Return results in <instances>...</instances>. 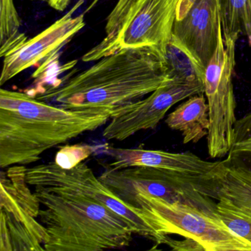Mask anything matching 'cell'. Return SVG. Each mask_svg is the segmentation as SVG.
I'll return each mask as SVG.
<instances>
[{
  "label": "cell",
  "instance_id": "1",
  "mask_svg": "<svg viewBox=\"0 0 251 251\" xmlns=\"http://www.w3.org/2000/svg\"><path fill=\"white\" fill-rule=\"evenodd\" d=\"M171 80L164 56L151 48L123 50L36 97L69 110H86L111 118Z\"/></svg>",
  "mask_w": 251,
  "mask_h": 251
},
{
  "label": "cell",
  "instance_id": "2",
  "mask_svg": "<svg viewBox=\"0 0 251 251\" xmlns=\"http://www.w3.org/2000/svg\"><path fill=\"white\" fill-rule=\"evenodd\" d=\"M111 117L52 105L25 93L0 90V167L37 162L44 152L104 126Z\"/></svg>",
  "mask_w": 251,
  "mask_h": 251
},
{
  "label": "cell",
  "instance_id": "3",
  "mask_svg": "<svg viewBox=\"0 0 251 251\" xmlns=\"http://www.w3.org/2000/svg\"><path fill=\"white\" fill-rule=\"evenodd\" d=\"M39 220L46 230L45 251H101L128 247L133 229L102 204L59 189L36 186Z\"/></svg>",
  "mask_w": 251,
  "mask_h": 251
},
{
  "label": "cell",
  "instance_id": "4",
  "mask_svg": "<svg viewBox=\"0 0 251 251\" xmlns=\"http://www.w3.org/2000/svg\"><path fill=\"white\" fill-rule=\"evenodd\" d=\"M128 205L139 210L165 241L168 235L176 234L195 241L205 251H251V245L214 213L143 195L136 197Z\"/></svg>",
  "mask_w": 251,
  "mask_h": 251
},
{
  "label": "cell",
  "instance_id": "5",
  "mask_svg": "<svg viewBox=\"0 0 251 251\" xmlns=\"http://www.w3.org/2000/svg\"><path fill=\"white\" fill-rule=\"evenodd\" d=\"M236 42L237 39L223 38L221 26L217 48L205 68L204 94L210 120L207 147L213 158L227 155L233 145L237 120L233 86Z\"/></svg>",
  "mask_w": 251,
  "mask_h": 251
},
{
  "label": "cell",
  "instance_id": "6",
  "mask_svg": "<svg viewBox=\"0 0 251 251\" xmlns=\"http://www.w3.org/2000/svg\"><path fill=\"white\" fill-rule=\"evenodd\" d=\"M199 177L149 167L112 169L106 166L99 179L128 205L136 197L161 198L216 214L213 199L201 193L197 186Z\"/></svg>",
  "mask_w": 251,
  "mask_h": 251
},
{
  "label": "cell",
  "instance_id": "7",
  "mask_svg": "<svg viewBox=\"0 0 251 251\" xmlns=\"http://www.w3.org/2000/svg\"><path fill=\"white\" fill-rule=\"evenodd\" d=\"M26 172L25 166L15 165L1 175V251H45L46 230L37 220L40 202Z\"/></svg>",
  "mask_w": 251,
  "mask_h": 251
},
{
  "label": "cell",
  "instance_id": "8",
  "mask_svg": "<svg viewBox=\"0 0 251 251\" xmlns=\"http://www.w3.org/2000/svg\"><path fill=\"white\" fill-rule=\"evenodd\" d=\"M26 179L30 186L59 189L94 200L124 218L134 234L153 241L157 245L164 244L165 239L151 227L145 216L122 201L85 163L71 169L62 168L55 161L39 164L27 169Z\"/></svg>",
  "mask_w": 251,
  "mask_h": 251
},
{
  "label": "cell",
  "instance_id": "9",
  "mask_svg": "<svg viewBox=\"0 0 251 251\" xmlns=\"http://www.w3.org/2000/svg\"><path fill=\"white\" fill-rule=\"evenodd\" d=\"M201 94H204L202 82L171 79L112 117L102 136L108 140L124 141L138 132L155 128L173 105Z\"/></svg>",
  "mask_w": 251,
  "mask_h": 251
},
{
  "label": "cell",
  "instance_id": "10",
  "mask_svg": "<svg viewBox=\"0 0 251 251\" xmlns=\"http://www.w3.org/2000/svg\"><path fill=\"white\" fill-rule=\"evenodd\" d=\"M179 0H141L131 20L100 59L123 50L151 48L165 55ZM98 60V61H99Z\"/></svg>",
  "mask_w": 251,
  "mask_h": 251
},
{
  "label": "cell",
  "instance_id": "11",
  "mask_svg": "<svg viewBox=\"0 0 251 251\" xmlns=\"http://www.w3.org/2000/svg\"><path fill=\"white\" fill-rule=\"evenodd\" d=\"M220 0H179L173 34L206 68L218 43Z\"/></svg>",
  "mask_w": 251,
  "mask_h": 251
},
{
  "label": "cell",
  "instance_id": "12",
  "mask_svg": "<svg viewBox=\"0 0 251 251\" xmlns=\"http://www.w3.org/2000/svg\"><path fill=\"white\" fill-rule=\"evenodd\" d=\"M79 0L70 11L33 39L4 57L0 85L5 84L25 70L36 66L45 59L58 54L60 50L84 27L85 14L74 17L75 12L83 5Z\"/></svg>",
  "mask_w": 251,
  "mask_h": 251
},
{
  "label": "cell",
  "instance_id": "13",
  "mask_svg": "<svg viewBox=\"0 0 251 251\" xmlns=\"http://www.w3.org/2000/svg\"><path fill=\"white\" fill-rule=\"evenodd\" d=\"M105 152L113 159L108 167L116 170L149 167L201 177L208 174L217 164V161H204L191 152L174 153L141 148L130 149L106 146Z\"/></svg>",
  "mask_w": 251,
  "mask_h": 251
},
{
  "label": "cell",
  "instance_id": "14",
  "mask_svg": "<svg viewBox=\"0 0 251 251\" xmlns=\"http://www.w3.org/2000/svg\"><path fill=\"white\" fill-rule=\"evenodd\" d=\"M197 186L211 199L251 208V169L234 157L217 161L208 174L197 180Z\"/></svg>",
  "mask_w": 251,
  "mask_h": 251
},
{
  "label": "cell",
  "instance_id": "15",
  "mask_svg": "<svg viewBox=\"0 0 251 251\" xmlns=\"http://www.w3.org/2000/svg\"><path fill=\"white\" fill-rule=\"evenodd\" d=\"M166 124L172 130L181 132L183 144L197 143L208 135L209 109L203 94L188 98L169 114Z\"/></svg>",
  "mask_w": 251,
  "mask_h": 251
},
{
  "label": "cell",
  "instance_id": "16",
  "mask_svg": "<svg viewBox=\"0 0 251 251\" xmlns=\"http://www.w3.org/2000/svg\"><path fill=\"white\" fill-rule=\"evenodd\" d=\"M164 61L170 79L204 83L205 67L173 34L166 48Z\"/></svg>",
  "mask_w": 251,
  "mask_h": 251
},
{
  "label": "cell",
  "instance_id": "17",
  "mask_svg": "<svg viewBox=\"0 0 251 251\" xmlns=\"http://www.w3.org/2000/svg\"><path fill=\"white\" fill-rule=\"evenodd\" d=\"M223 36L248 38L251 43V0H220Z\"/></svg>",
  "mask_w": 251,
  "mask_h": 251
},
{
  "label": "cell",
  "instance_id": "18",
  "mask_svg": "<svg viewBox=\"0 0 251 251\" xmlns=\"http://www.w3.org/2000/svg\"><path fill=\"white\" fill-rule=\"evenodd\" d=\"M21 20L14 0H1L0 15V55L7 54L21 46L27 38L20 32Z\"/></svg>",
  "mask_w": 251,
  "mask_h": 251
},
{
  "label": "cell",
  "instance_id": "19",
  "mask_svg": "<svg viewBox=\"0 0 251 251\" xmlns=\"http://www.w3.org/2000/svg\"><path fill=\"white\" fill-rule=\"evenodd\" d=\"M216 214L236 236L251 246V213L225 200H218Z\"/></svg>",
  "mask_w": 251,
  "mask_h": 251
},
{
  "label": "cell",
  "instance_id": "20",
  "mask_svg": "<svg viewBox=\"0 0 251 251\" xmlns=\"http://www.w3.org/2000/svg\"><path fill=\"white\" fill-rule=\"evenodd\" d=\"M227 155L240 160L251 169V113L236 120L233 145Z\"/></svg>",
  "mask_w": 251,
  "mask_h": 251
},
{
  "label": "cell",
  "instance_id": "21",
  "mask_svg": "<svg viewBox=\"0 0 251 251\" xmlns=\"http://www.w3.org/2000/svg\"><path fill=\"white\" fill-rule=\"evenodd\" d=\"M96 149L89 145H67L57 152L55 164L64 169L73 168L89 158Z\"/></svg>",
  "mask_w": 251,
  "mask_h": 251
},
{
  "label": "cell",
  "instance_id": "22",
  "mask_svg": "<svg viewBox=\"0 0 251 251\" xmlns=\"http://www.w3.org/2000/svg\"><path fill=\"white\" fill-rule=\"evenodd\" d=\"M48 4L55 9H65L70 5L73 0H39Z\"/></svg>",
  "mask_w": 251,
  "mask_h": 251
}]
</instances>
